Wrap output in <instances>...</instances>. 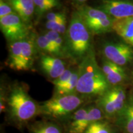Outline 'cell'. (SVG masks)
<instances>
[{"label": "cell", "mask_w": 133, "mask_h": 133, "mask_svg": "<svg viewBox=\"0 0 133 133\" xmlns=\"http://www.w3.org/2000/svg\"><path fill=\"white\" fill-rule=\"evenodd\" d=\"M76 11L92 35H101L114 30V19L102 10L83 5Z\"/></svg>", "instance_id": "6"}, {"label": "cell", "mask_w": 133, "mask_h": 133, "mask_svg": "<svg viewBox=\"0 0 133 133\" xmlns=\"http://www.w3.org/2000/svg\"><path fill=\"white\" fill-rule=\"evenodd\" d=\"M40 67L44 74L50 78L57 79L65 71V65L61 58L43 54L39 61Z\"/></svg>", "instance_id": "12"}, {"label": "cell", "mask_w": 133, "mask_h": 133, "mask_svg": "<svg viewBox=\"0 0 133 133\" xmlns=\"http://www.w3.org/2000/svg\"><path fill=\"white\" fill-rule=\"evenodd\" d=\"M48 40L52 44L58 54V57H67L66 54L64 38L56 31L48 30L44 33Z\"/></svg>", "instance_id": "17"}, {"label": "cell", "mask_w": 133, "mask_h": 133, "mask_svg": "<svg viewBox=\"0 0 133 133\" xmlns=\"http://www.w3.org/2000/svg\"><path fill=\"white\" fill-rule=\"evenodd\" d=\"M74 71V70L73 69H66L65 71L59 78L53 80L52 83L54 86L55 93L57 92L62 86H64L69 81Z\"/></svg>", "instance_id": "24"}, {"label": "cell", "mask_w": 133, "mask_h": 133, "mask_svg": "<svg viewBox=\"0 0 133 133\" xmlns=\"http://www.w3.org/2000/svg\"><path fill=\"white\" fill-rule=\"evenodd\" d=\"M78 78V70H74L70 79L57 92L55 93V96H65L75 94Z\"/></svg>", "instance_id": "19"}, {"label": "cell", "mask_w": 133, "mask_h": 133, "mask_svg": "<svg viewBox=\"0 0 133 133\" xmlns=\"http://www.w3.org/2000/svg\"><path fill=\"white\" fill-rule=\"evenodd\" d=\"M132 75H133V71H132Z\"/></svg>", "instance_id": "29"}, {"label": "cell", "mask_w": 133, "mask_h": 133, "mask_svg": "<svg viewBox=\"0 0 133 133\" xmlns=\"http://www.w3.org/2000/svg\"><path fill=\"white\" fill-rule=\"evenodd\" d=\"M115 125L122 133H133V96L115 119Z\"/></svg>", "instance_id": "13"}, {"label": "cell", "mask_w": 133, "mask_h": 133, "mask_svg": "<svg viewBox=\"0 0 133 133\" xmlns=\"http://www.w3.org/2000/svg\"><path fill=\"white\" fill-rule=\"evenodd\" d=\"M102 52L107 60L121 66L133 61V48L126 43H106Z\"/></svg>", "instance_id": "10"}, {"label": "cell", "mask_w": 133, "mask_h": 133, "mask_svg": "<svg viewBox=\"0 0 133 133\" xmlns=\"http://www.w3.org/2000/svg\"><path fill=\"white\" fill-rule=\"evenodd\" d=\"M113 30L133 48V16L121 19H114Z\"/></svg>", "instance_id": "15"}, {"label": "cell", "mask_w": 133, "mask_h": 133, "mask_svg": "<svg viewBox=\"0 0 133 133\" xmlns=\"http://www.w3.org/2000/svg\"><path fill=\"white\" fill-rule=\"evenodd\" d=\"M35 41L38 50L43 52V54H48L58 57L57 52L54 46L44 34L36 37Z\"/></svg>", "instance_id": "20"}, {"label": "cell", "mask_w": 133, "mask_h": 133, "mask_svg": "<svg viewBox=\"0 0 133 133\" xmlns=\"http://www.w3.org/2000/svg\"><path fill=\"white\" fill-rule=\"evenodd\" d=\"M74 1L75 2L79 3V4H83V3H84V2H86V1H87L88 0H74Z\"/></svg>", "instance_id": "28"}, {"label": "cell", "mask_w": 133, "mask_h": 133, "mask_svg": "<svg viewBox=\"0 0 133 133\" xmlns=\"http://www.w3.org/2000/svg\"><path fill=\"white\" fill-rule=\"evenodd\" d=\"M102 70L111 86L120 85L126 78V74L123 68L109 60L104 61Z\"/></svg>", "instance_id": "14"}, {"label": "cell", "mask_w": 133, "mask_h": 133, "mask_svg": "<svg viewBox=\"0 0 133 133\" xmlns=\"http://www.w3.org/2000/svg\"><path fill=\"white\" fill-rule=\"evenodd\" d=\"M115 128L109 121L103 119L91 124L84 133H115Z\"/></svg>", "instance_id": "18"}, {"label": "cell", "mask_w": 133, "mask_h": 133, "mask_svg": "<svg viewBox=\"0 0 133 133\" xmlns=\"http://www.w3.org/2000/svg\"><path fill=\"white\" fill-rule=\"evenodd\" d=\"M78 70L79 78L76 92L78 94L99 97L111 87L97 64L94 49L79 63Z\"/></svg>", "instance_id": "1"}, {"label": "cell", "mask_w": 133, "mask_h": 133, "mask_svg": "<svg viewBox=\"0 0 133 133\" xmlns=\"http://www.w3.org/2000/svg\"><path fill=\"white\" fill-rule=\"evenodd\" d=\"M66 17L65 14L62 12H49L46 15V17L47 21H55L61 19Z\"/></svg>", "instance_id": "26"}, {"label": "cell", "mask_w": 133, "mask_h": 133, "mask_svg": "<svg viewBox=\"0 0 133 133\" xmlns=\"http://www.w3.org/2000/svg\"><path fill=\"white\" fill-rule=\"evenodd\" d=\"M7 105L10 119L20 126L26 124L39 114V104L20 84H14L10 88L7 96Z\"/></svg>", "instance_id": "3"}, {"label": "cell", "mask_w": 133, "mask_h": 133, "mask_svg": "<svg viewBox=\"0 0 133 133\" xmlns=\"http://www.w3.org/2000/svg\"><path fill=\"white\" fill-rule=\"evenodd\" d=\"M83 103L82 98L76 94L54 96L39 104V114L56 120H66Z\"/></svg>", "instance_id": "4"}, {"label": "cell", "mask_w": 133, "mask_h": 133, "mask_svg": "<svg viewBox=\"0 0 133 133\" xmlns=\"http://www.w3.org/2000/svg\"><path fill=\"white\" fill-rule=\"evenodd\" d=\"M35 39L32 36L10 43L7 65L16 71H27L34 64L37 51Z\"/></svg>", "instance_id": "5"}, {"label": "cell", "mask_w": 133, "mask_h": 133, "mask_svg": "<svg viewBox=\"0 0 133 133\" xmlns=\"http://www.w3.org/2000/svg\"><path fill=\"white\" fill-rule=\"evenodd\" d=\"M12 6L16 12L26 24L31 23L35 13L33 0H4Z\"/></svg>", "instance_id": "16"}, {"label": "cell", "mask_w": 133, "mask_h": 133, "mask_svg": "<svg viewBox=\"0 0 133 133\" xmlns=\"http://www.w3.org/2000/svg\"><path fill=\"white\" fill-rule=\"evenodd\" d=\"M33 1L35 4V13L38 18H40L44 13L55 7L49 0H33Z\"/></svg>", "instance_id": "23"}, {"label": "cell", "mask_w": 133, "mask_h": 133, "mask_svg": "<svg viewBox=\"0 0 133 133\" xmlns=\"http://www.w3.org/2000/svg\"><path fill=\"white\" fill-rule=\"evenodd\" d=\"M125 89L121 85L111 86L102 95L98 97L96 105L107 119H115L127 102Z\"/></svg>", "instance_id": "7"}, {"label": "cell", "mask_w": 133, "mask_h": 133, "mask_svg": "<svg viewBox=\"0 0 133 133\" xmlns=\"http://www.w3.org/2000/svg\"><path fill=\"white\" fill-rule=\"evenodd\" d=\"M66 17L55 21H47L46 22V28L48 30H52L59 33L61 35H65L66 31Z\"/></svg>", "instance_id": "22"}, {"label": "cell", "mask_w": 133, "mask_h": 133, "mask_svg": "<svg viewBox=\"0 0 133 133\" xmlns=\"http://www.w3.org/2000/svg\"><path fill=\"white\" fill-rule=\"evenodd\" d=\"M30 133H62L61 128L52 122L38 123L31 127Z\"/></svg>", "instance_id": "21"}, {"label": "cell", "mask_w": 133, "mask_h": 133, "mask_svg": "<svg viewBox=\"0 0 133 133\" xmlns=\"http://www.w3.org/2000/svg\"><path fill=\"white\" fill-rule=\"evenodd\" d=\"M91 35L78 11L73 12L64 35L67 57L80 63L94 49Z\"/></svg>", "instance_id": "2"}, {"label": "cell", "mask_w": 133, "mask_h": 133, "mask_svg": "<svg viewBox=\"0 0 133 133\" xmlns=\"http://www.w3.org/2000/svg\"><path fill=\"white\" fill-rule=\"evenodd\" d=\"M0 29L9 43L23 40L30 36L29 25L16 13L1 18Z\"/></svg>", "instance_id": "9"}, {"label": "cell", "mask_w": 133, "mask_h": 133, "mask_svg": "<svg viewBox=\"0 0 133 133\" xmlns=\"http://www.w3.org/2000/svg\"><path fill=\"white\" fill-rule=\"evenodd\" d=\"M98 8L114 19L133 16V2L128 0H103Z\"/></svg>", "instance_id": "11"}, {"label": "cell", "mask_w": 133, "mask_h": 133, "mask_svg": "<svg viewBox=\"0 0 133 133\" xmlns=\"http://www.w3.org/2000/svg\"><path fill=\"white\" fill-rule=\"evenodd\" d=\"M49 1L51 2L52 4L54 5L55 7L57 6L58 5L60 4L59 3V0H49Z\"/></svg>", "instance_id": "27"}, {"label": "cell", "mask_w": 133, "mask_h": 133, "mask_svg": "<svg viewBox=\"0 0 133 133\" xmlns=\"http://www.w3.org/2000/svg\"><path fill=\"white\" fill-rule=\"evenodd\" d=\"M13 13H16L14 9L4 0H0V19Z\"/></svg>", "instance_id": "25"}, {"label": "cell", "mask_w": 133, "mask_h": 133, "mask_svg": "<svg viewBox=\"0 0 133 133\" xmlns=\"http://www.w3.org/2000/svg\"><path fill=\"white\" fill-rule=\"evenodd\" d=\"M105 118L104 113L97 105L79 107L66 119L67 133H84L92 123Z\"/></svg>", "instance_id": "8"}]
</instances>
